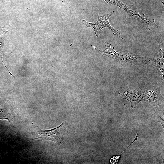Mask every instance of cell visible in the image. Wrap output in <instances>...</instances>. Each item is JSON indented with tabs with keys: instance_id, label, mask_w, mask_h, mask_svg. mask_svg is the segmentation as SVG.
Wrapping results in <instances>:
<instances>
[{
	"instance_id": "1",
	"label": "cell",
	"mask_w": 164,
	"mask_h": 164,
	"mask_svg": "<svg viewBox=\"0 0 164 164\" xmlns=\"http://www.w3.org/2000/svg\"><path fill=\"white\" fill-rule=\"evenodd\" d=\"M105 53L121 63L141 64L152 63L148 59L141 55H136L113 46L110 47Z\"/></svg>"
},
{
	"instance_id": "2",
	"label": "cell",
	"mask_w": 164,
	"mask_h": 164,
	"mask_svg": "<svg viewBox=\"0 0 164 164\" xmlns=\"http://www.w3.org/2000/svg\"><path fill=\"white\" fill-rule=\"evenodd\" d=\"M113 14V12L111 11L104 15L98 16L97 21L94 22H88L83 19L82 20V23L88 28H91L94 31L97 37L101 34V30L106 28L110 30L113 34L124 39L118 30L111 26L109 23V19Z\"/></svg>"
},
{
	"instance_id": "3",
	"label": "cell",
	"mask_w": 164,
	"mask_h": 164,
	"mask_svg": "<svg viewBox=\"0 0 164 164\" xmlns=\"http://www.w3.org/2000/svg\"><path fill=\"white\" fill-rule=\"evenodd\" d=\"M63 124L62 123L59 127L51 130L39 131L37 138L43 140H51L59 144H63L64 135Z\"/></svg>"
},
{
	"instance_id": "4",
	"label": "cell",
	"mask_w": 164,
	"mask_h": 164,
	"mask_svg": "<svg viewBox=\"0 0 164 164\" xmlns=\"http://www.w3.org/2000/svg\"><path fill=\"white\" fill-rule=\"evenodd\" d=\"M144 100L156 106L163 103L164 99L160 91V84L156 83L154 85L143 90Z\"/></svg>"
},
{
	"instance_id": "5",
	"label": "cell",
	"mask_w": 164,
	"mask_h": 164,
	"mask_svg": "<svg viewBox=\"0 0 164 164\" xmlns=\"http://www.w3.org/2000/svg\"><path fill=\"white\" fill-rule=\"evenodd\" d=\"M118 94L121 98L127 99L130 102L132 108H135L143 98V90L140 87L130 91L121 87L118 91Z\"/></svg>"
},
{
	"instance_id": "6",
	"label": "cell",
	"mask_w": 164,
	"mask_h": 164,
	"mask_svg": "<svg viewBox=\"0 0 164 164\" xmlns=\"http://www.w3.org/2000/svg\"><path fill=\"white\" fill-rule=\"evenodd\" d=\"M122 9L131 17L138 21L143 24L147 30H151L157 28L158 26L155 22L154 19H150L145 18L141 15L138 11L125 5Z\"/></svg>"
},
{
	"instance_id": "7",
	"label": "cell",
	"mask_w": 164,
	"mask_h": 164,
	"mask_svg": "<svg viewBox=\"0 0 164 164\" xmlns=\"http://www.w3.org/2000/svg\"><path fill=\"white\" fill-rule=\"evenodd\" d=\"M159 46V51L155 59L154 66L157 69L158 77L160 81L164 80V45L159 39H157Z\"/></svg>"
},
{
	"instance_id": "8",
	"label": "cell",
	"mask_w": 164,
	"mask_h": 164,
	"mask_svg": "<svg viewBox=\"0 0 164 164\" xmlns=\"http://www.w3.org/2000/svg\"><path fill=\"white\" fill-rule=\"evenodd\" d=\"M4 34L0 35V59L2 61L6 68L8 70L10 76H13L9 71L2 60V56L4 54L3 46L4 43Z\"/></svg>"
},
{
	"instance_id": "9",
	"label": "cell",
	"mask_w": 164,
	"mask_h": 164,
	"mask_svg": "<svg viewBox=\"0 0 164 164\" xmlns=\"http://www.w3.org/2000/svg\"><path fill=\"white\" fill-rule=\"evenodd\" d=\"M154 116L155 117V121L160 122L162 124H163V111L161 109H159V108H158L156 112L154 114Z\"/></svg>"
},
{
	"instance_id": "10",
	"label": "cell",
	"mask_w": 164,
	"mask_h": 164,
	"mask_svg": "<svg viewBox=\"0 0 164 164\" xmlns=\"http://www.w3.org/2000/svg\"><path fill=\"white\" fill-rule=\"evenodd\" d=\"M107 3L111 4L113 5H115L119 7L121 9H122L124 4L122 2L118 0H104Z\"/></svg>"
},
{
	"instance_id": "11",
	"label": "cell",
	"mask_w": 164,
	"mask_h": 164,
	"mask_svg": "<svg viewBox=\"0 0 164 164\" xmlns=\"http://www.w3.org/2000/svg\"><path fill=\"white\" fill-rule=\"evenodd\" d=\"M120 155H116L113 156L110 159V163L111 164H114L117 162L119 159Z\"/></svg>"
}]
</instances>
